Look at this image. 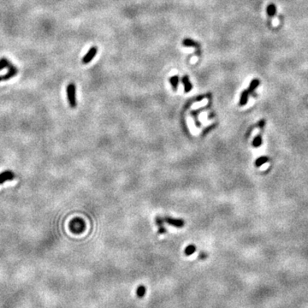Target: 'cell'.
Returning <instances> with one entry per match:
<instances>
[{
  "label": "cell",
  "instance_id": "cell-1",
  "mask_svg": "<svg viewBox=\"0 0 308 308\" xmlns=\"http://www.w3.org/2000/svg\"><path fill=\"white\" fill-rule=\"evenodd\" d=\"M66 92H67V98L71 108H75L77 106L76 103V87L74 83H70L67 88H66Z\"/></svg>",
  "mask_w": 308,
  "mask_h": 308
},
{
  "label": "cell",
  "instance_id": "cell-2",
  "mask_svg": "<svg viewBox=\"0 0 308 308\" xmlns=\"http://www.w3.org/2000/svg\"><path fill=\"white\" fill-rule=\"evenodd\" d=\"M18 73L17 68L15 65H13L12 63H10L8 67V72L4 75H0V82L2 81H8L9 79H11L14 76H16Z\"/></svg>",
  "mask_w": 308,
  "mask_h": 308
},
{
  "label": "cell",
  "instance_id": "cell-3",
  "mask_svg": "<svg viewBox=\"0 0 308 308\" xmlns=\"http://www.w3.org/2000/svg\"><path fill=\"white\" fill-rule=\"evenodd\" d=\"M70 228H71V230L73 232L80 234V232H82V231L85 230V223H84V222L82 220H81L79 218H76L75 220L71 222Z\"/></svg>",
  "mask_w": 308,
  "mask_h": 308
},
{
  "label": "cell",
  "instance_id": "cell-4",
  "mask_svg": "<svg viewBox=\"0 0 308 308\" xmlns=\"http://www.w3.org/2000/svg\"><path fill=\"white\" fill-rule=\"evenodd\" d=\"M98 52V47L97 46H92L89 49V51L87 52V54L85 56H83L82 58V63L84 64H87V63H89L93 58L94 56H96Z\"/></svg>",
  "mask_w": 308,
  "mask_h": 308
},
{
  "label": "cell",
  "instance_id": "cell-5",
  "mask_svg": "<svg viewBox=\"0 0 308 308\" xmlns=\"http://www.w3.org/2000/svg\"><path fill=\"white\" fill-rule=\"evenodd\" d=\"M164 221L166 222L168 224H170V225L174 226L176 228H182L184 226V224H185V222L183 221L182 219H181V218H173V217H165L164 218Z\"/></svg>",
  "mask_w": 308,
  "mask_h": 308
},
{
  "label": "cell",
  "instance_id": "cell-6",
  "mask_svg": "<svg viewBox=\"0 0 308 308\" xmlns=\"http://www.w3.org/2000/svg\"><path fill=\"white\" fill-rule=\"evenodd\" d=\"M15 174L11 170H5L4 172L0 173V184H3L5 182L11 181L15 178Z\"/></svg>",
  "mask_w": 308,
  "mask_h": 308
},
{
  "label": "cell",
  "instance_id": "cell-7",
  "mask_svg": "<svg viewBox=\"0 0 308 308\" xmlns=\"http://www.w3.org/2000/svg\"><path fill=\"white\" fill-rule=\"evenodd\" d=\"M182 84H183V87H184V91H185V92H189L191 91L192 88H193V85H192V83L190 82L189 78H188L187 75H184V76L182 77Z\"/></svg>",
  "mask_w": 308,
  "mask_h": 308
},
{
  "label": "cell",
  "instance_id": "cell-8",
  "mask_svg": "<svg viewBox=\"0 0 308 308\" xmlns=\"http://www.w3.org/2000/svg\"><path fill=\"white\" fill-rule=\"evenodd\" d=\"M249 93H250V92H248V89H246V90H244V91L241 92V98H240V103H239L240 105L243 106V105L247 104V103H248V98H249Z\"/></svg>",
  "mask_w": 308,
  "mask_h": 308
},
{
  "label": "cell",
  "instance_id": "cell-9",
  "mask_svg": "<svg viewBox=\"0 0 308 308\" xmlns=\"http://www.w3.org/2000/svg\"><path fill=\"white\" fill-rule=\"evenodd\" d=\"M164 218H161L160 217H156V223L157 225L158 226V232L159 234H165L166 232V230L165 229V227L163 226V223H164Z\"/></svg>",
  "mask_w": 308,
  "mask_h": 308
},
{
  "label": "cell",
  "instance_id": "cell-10",
  "mask_svg": "<svg viewBox=\"0 0 308 308\" xmlns=\"http://www.w3.org/2000/svg\"><path fill=\"white\" fill-rule=\"evenodd\" d=\"M266 12H267V15L270 16V17H273L274 16H276V13H277V8H276V5H273V4H270L267 6L266 8Z\"/></svg>",
  "mask_w": 308,
  "mask_h": 308
},
{
  "label": "cell",
  "instance_id": "cell-11",
  "mask_svg": "<svg viewBox=\"0 0 308 308\" xmlns=\"http://www.w3.org/2000/svg\"><path fill=\"white\" fill-rule=\"evenodd\" d=\"M259 83H260V82H259L258 79H254V80H252V82H250V84H249V87H248V92H252L256 89L257 87H259Z\"/></svg>",
  "mask_w": 308,
  "mask_h": 308
},
{
  "label": "cell",
  "instance_id": "cell-12",
  "mask_svg": "<svg viewBox=\"0 0 308 308\" xmlns=\"http://www.w3.org/2000/svg\"><path fill=\"white\" fill-rule=\"evenodd\" d=\"M169 82H170L171 86L173 87L174 91H176L178 84H179V76H178V75H174V76H172L171 78L169 79Z\"/></svg>",
  "mask_w": 308,
  "mask_h": 308
},
{
  "label": "cell",
  "instance_id": "cell-13",
  "mask_svg": "<svg viewBox=\"0 0 308 308\" xmlns=\"http://www.w3.org/2000/svg\"><path fill=\"white\" fill-rule=\"evenodd\" d=\"M268 161H269V158H268L267 157L265 156L259 157V158H258L256 159V161H255V165H256L257 167H260V166H262L264 164L267 163Z\"/></svg>",
  "mask_w": 308,
  "mask_h": 308
},
{
  "label": "cell",
  "instance_id": "cell-14",
  "mask_svg": "<svg viewBox=\"0 0 308 308\" xmlns=\"http://www.w3.org/2000/svg\"><path fill=\"white\" fill-rule=\"evenodd\" d=\"M196 251V247L194 245V244H190L188 245L187 248H185L184 250V252L187 256H190L192 255L193 253H194V252Z\"/></svg>",
  "mask_w": 308,
  "mask_h": 308
},
{
  "label": "cell",
  "instance_id": "cell-15",
  "mask_svg": "<svg viewBox=\"0 0 308 308\" xmlns=\"http://www.w3.org/2000/svg\"><path fill=\"white\" fill-rule=\"evenodd\" d=\"M10 63H11L9 62V59H7V58H5V57L0 58V70H4L5 68H8Z\"/></svg>",
  "mask_w": 308,
  "mask_h": 308
},
{
  "label": "cell",
  "instance_id": "cell-16",
  "mask_svg": "<svg viewBox=\"0 0 308 308\" xmlns=\"http://www.w3.org/2000/svg\"><path fill=\"white\" fill-rule=\"evenodd\" d=\"M261 145H262V137H261V135H257L252 140V147H259Z\"/></svg>",
  "mask_w": 308,
  "mask_h": 308
},
{
  "label": "cell",
  "instance_id": "cell-17",
  "mask_svg": "<svg viewBox=\"0 0 308 308\" xmlns=\"http://www.w3.org/2000/svg\"><path fill=\"white\" fill-rule=\"evenodd\" d=\"M182 45L184 46H187V47H193V46H196V43L194 40L190 39H183L182 41Z\"/></svg>",
  "mask_w": 308,
  "mask_h": 308
},
{
  "label": "cell",
  "instance_id": "cell-18",
  "mask_svg": "<svg viewBox=\"0 0 308 308\" xmlns=\"http://www.w3.org/2000/svg\"><path fill=\"white\" fill-rule=\"evenodd\" d=\"M145 293H146V288L144 286H140L138 288H137V291H136V294L139 297H143L145 295Z\"/></svg>",
  "mask_w": 308,
  "mask_h": 308
},
{
  "label": "cell",
  "instance_id": "cell-19",
  "mask_svg": "<svg viewBox=\"0 0 308 308\" xmlns=\"http://www.w3.org/2000/svg\"><path fill=\"white\" fill-rule=\"evenodd\" d=\"M259 126L260 127V128H263V127L265 126V121L262 120V121H259Z\"/></svg>",
  "mask_w": 308,
  "mask_h": 308
}]
</instances>
